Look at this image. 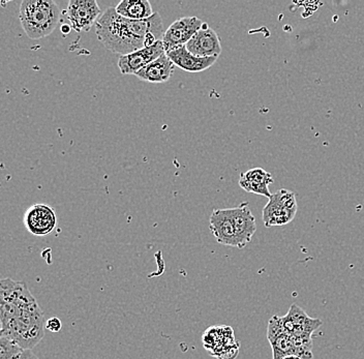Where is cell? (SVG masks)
<instances>
[{
  "label": "cell",
  "mask_w": 364,
  "mask_h": 359,
  "mask_svg": "<svg viewBox=\"0 0 364 359\" xmlns=\"http://www.w3.org/2000/svg\"><path fill=\"white\" fill-rule=\"evenodd\" d=\"M65 14L70 28L88 33L101 17V9L95 0H70Z\"/></svg>",
  "instance_id": "5"
},
{
  "label": "cell",
  "mask_w": 364,
  "mask_h": 359,
  "mask_svg": "<svg viewBox=\"0 0 364 359\" xmlns=\"http://www.w3.org/2000/svg\"><path fill=\"white\" fill-rule=\"evenodd\" d=\"M61 327H63V324H61L60 320L56 317L50 318L45 324V328L47 331H51V333H59Z\"/></svg>",
  "instance_id": "20"
},
{
  "label": "cell",
  "mask_w": 364,
  "mask_h": 359,
  "mask_svg": "<svg viewBox=\"0 0 364 359\" xmlns=\"http://www.w3.org/2000/svg\"><path fill=\"white\" fill-rule=\"evenodd\" d=\"M0 321L2 336L23 350L33 349L44 338V313L24 282L0 279Z\"/></svg>",
  "instance_id": "1"
},
{
  "label": "cell",
  "mask_w": 364,
  "mask_h": 359,
  "mask_svg": "<svg viewBox=\"0 0 364 359\" xmlns=\"http://www.w3.org/2000/svg\"><path fill=\"white\" fill-rule=\"evenodd\" d=\"M24 224L25 228L33 235H48L56 227L55 211L46 204H36L25 213Z\"/></svg>",
  "instance_id": "8"
},
{
  "label": "cell",
  "mask_w": 364,
  "mask_h": 359,
  "mask_svg": "<svg viewBox=\"0 0 364 359\" xmlns=\"http://www.w3.org/2000/svg\"><path fill=\"white\" fill-rule=\"evenodd\" d=\"M203 22L197 17H182L170 25L164 33L163 42L166 52L186 46V43L201 28Z\"/></svg>",
  "instance_id": "7"
},
{
  "label": "cell",
  "mask_w": 364,
  "mask_h": 359,
  "mask_svg": "<svg viewBox=\"0 0 364 359\" xmlns=\"http://www.w3.org/2000/svg\"><path fill=\"white\" fill-rule=\"evenodd\" d=\"M267 338L272 348V359H283L286 356L296 355L294 340L284 331L279 316H273L269 320Z\"/></svg>",
  "instance_id": "11"
},
{
  "label": "cell",
  "mask_w": 364,
  "mask_h": 359,
  "mask_svg": "<svg viewBox=\"0 0 364 359\" xmlns=\"http://www.w3.org/2000/svg\"><path fill=\"white\" fill-rule=\"evenodd\" d=\"M175 67L188 73H200L208 70L216 63L218 58H197L186 50V46L166 52Z\"/></svg>",
  "instance_id": "14"
},
{
  "label": "cell",
  "mask_w": 364,
  "mask_h": 359,
  "mask_svg": "<svg viewBox=\"0 0 364 359\" xmlns=\"http://www.w3.org/2000/svg\"><path fill=\"white\" fill-rule=\"evenodd\" d=\"M298 210L295 193L279 190L269 198L263 208V223L265 227L284 226L294 220Z\"/></svg>",
  "instance_id": "4"
},
{
  "label": "cell",
  "mask_w": 364,
  "mask_h": 359,
  "mask_svg": "<svg viewBox=\"0 0 364 359\" xmlns=\"http://www.w3.org/2000/svg\"><path fill=\"white\" fill-rule=\"evenodd\" d=\"M95 33L107 49L127 55L146 47L150 33L163 40V20L159 13H154L149 19L135 21L118 15L115 8H108L95 23Z\"/></svg>",
  "instance_id": "2"
},
{
  "label": "cell",
  "mask_w": 364,
  "mask_h": 359,
  "mask_svg": "<svg viewBox=\"0 0 364 359\" xmlns=\"http://www.w3.org/2000/svg\"><path fill=\"white\" fill-rule=\"evenodd\" d=\"M283 359H302V358H298V356H296V355H289V356H286V358H284Z\"/></svg>",
  "instance_id": "22"
},
{
  "label": "cell",
  "mask_w": 364,
  "mask_h": 359,
  "mask_svg": "<svg viewBox=\"0 0 364 359\" xmlns=\"http://www.w3.org/2000/svg\"><path fill=\"white\" fill-rule=\"evenodd\" d=\"M239 345L237 346L225 348L223 351L216 355L218 359H234L238 355Z\"/></svg>",
  "instance_id": "19"
},
{
  "label": "cell",
  "mask_w": 364,
  "mask_h": 359,
  "mask_svg": "<svg viewBox=\"0 0 364 359\" xmlns=\"http://www.w3.org/2000/svg\"><path fill=\"white\" fill-rule=\"evenodd\" d=\"M209 224L211 233L215 235L218 244L237 247L231 208L215 209L211 213Z\"/></svg>",
  "instance_id": "12"
},
{
  "label": "cell",
  "mask_w": 364,
  "mask_h": 359,
  "mask_svg": "<svg viewBox=\"0 0 364 359\" xmlns=\"http://www.w3.org/2000/svg\"><path fill=\"white\" fill-rule=\"evenodd\" d=\"M284 331L293 338H313V333L320 328L323 322L309 317L299 306L293 304L286 316L281 317Z\"/></svg>",
  "instance_id": "6"
},
{
  "label": "cell",
  "mask_w": 364,
  "mask_h": 359,
  "mask_svg": "<svg viewBox=\"0 0 364 359\" xmlns=\"http://www.w3.org/2000/svg\"><path fill=\"white\" fill-rule=\"evenodd\" d=\"M273 183V177L269 172L262 168H254L241 174L239 186L247 193L261 195L267 198L272 197L269 185Z\"/></svg>",
  "instance_id": "16"
},
{
  "label": "cell",
  "mask_w": 364,
  "mask_h": 359,
  "mask_svg": "<svg viewBox=\"0 0 364 359\" xmlns=\"http://www.w3.org/2000/svg\"><path fill=\"white\" fill-rule=\"evenodd\" d=\"M16 359H38V356L36 355V354L33 353L31 350H24V351L22 352L21 355L18 356Z\"/></svg>",
  "instance_id": "21"
},
{
  "label": "cell",
  "mask_w": 364,
  "mask_h": 359,
  "mask_svg": "<svg viewBox=\"0 0 364 359\" xmlns=\"http://www.w3.org/2000/svg\"><path fill=\"white\" fill-rule=\"evenodd\" d=\"M186 50L197 58H218L222 53L220 38L208 24L201 28L186 43Z\"/></svg>",
  "instance_id": "9"
},
{
  "label": "cell",
  "mask_w": 364,
  "mask_h": 359,
  "mask_svg": "<svg viewBox=\"0 0 364 359\" xmlns=\"http://www.w3.org/2000/svg\"><path fill=\"white\" fill-rule=\"evenodd\" d=\"M19 20L31 40L51 35L60 20V9L53 0H23Z\"/></svg>",
  "instance_id": "3"
},
{
  "label": "cell",
  "mask_w": 364,
  "mask_h": 359,
  "mask_svg": "<svg viewBox=\"0 0 364 359\" xmlns=\"http://www.w3.org/2000/svg\"><path fill=\"white\" fill-rule=\"evenodd\" d=\"M174 72V63L170 60L167 54L164 53L146 67L136 72L135 76L149 83H165L170 80Z\"/></svg>",
  "instance_id": "15"
},
{
  "label": "cell",
  "mask_w": 364,
  "mask_h": 359,
  "mask_svg": "<svg viewBox=\"0 0 364 359\" xmlns=\"http://www.w3.org/2000/svg\"><path fill=\"white\" fill-rule=\"evenodd\" d=\"M166 53L163 42L159 41L150 47H145L127 55H122L118 60V68L122 75H135L152 61Z\"/></svg>",
  "instance_id": "10"
},
{
  "label": "cell",
  "mask_w": 364,
  "mask_h": 359,
  "mask_svg": "<svg viewBox=\"0 0 364 359\" xmlns=\"http://www.w3.org/2000/svg\"><path fill=\"white\" fill-rule=\"evenodd\" d=\"M2 335V325H1V321H0V336Z\"/></svg>",
  "instance_id": "23"
},
{
  "label": "cell",
  "mask_w": 364,
  "mask_h": 359,
  "mask_svg": "<svg viewBox=\"0 0 364 359\" xmlns=\"http://www.w3.org/2000/svg\"><path fill=\"white\" fill-rule=\"evenodd\" d=\"M231 213L237 238V249H245L252 242V236L256 233V219L250 211L247 202L241 203L237 208H231Z\"/></svg>",
  "instance_id": "13"
},
{
  "label": "cell",
  "mask_w": 364,
  "mask_h": 359,
  "mask_svg": "<svg viewBox=\"0 0 364 359\" xmlns=\"http://www.w3.org/2000/svg\"><path fill=\"white\" fill-rule=\"evenodd\" d=\"M24 350L6 336H0V359H16Z\"/></svg>",
  "instance_id": "18"
},
{
  "label": "cell",
  "mask_w": 364,
  "mask_h": 359,
  "mask_svg": "<svg viewBox=\"0 0 364 359\" xmlns=\"http://www.w3.org/2000/svg\"><path fill=\"white\" fill-rule=\"evenodd\" d=\"M115 11L122 17L135 21L149 19L154 14L148 0H122L116 6Z\"/></svg>",
  "instance_id": "17"
}]
</instances>
